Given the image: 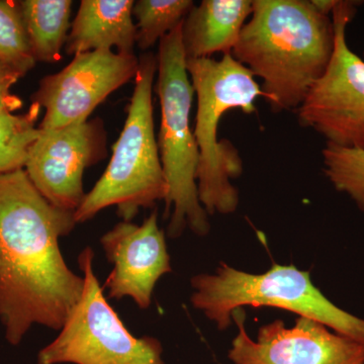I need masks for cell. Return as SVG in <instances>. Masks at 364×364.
Wrapping results in <instances>:
<instances>
[{
	"mask_svg": "<svg viewBox=\"0 0 364 364\" xmlns=\"http://www.w3.org/2000/svg\"><path fill=\"white\" fill-rule=\"evenodd\" d=\"M334 23L309 0H253L232 56L262 80L272 112L298 111L324 75Z\"/></svg>",
	"mask_w": 364,
	"mask_h": 364,
	"instance_id": "obj_2",
	"label": "cell"
},
{
	"mask_svg": "<svg viewBox=\"0 0 364 364\" xmlns=\"http://www.w3.org/2000/svg\"><path fill=\"white\" fill-rule=\"evenodd\" d=\"M134 4L133 0H82L67 38V54L75 56L112 47L119 54H134Z\"/></svg>",
	"mask_w": 364,
	"mask_h": 364,
	"instance_id": "obj_13",
	"label": "cell"
},
{
	"mask_svg": "<svg viewBox=\"0 0 364 364\" xmlns=\"http://www.w3.org/2000/svg\"><path fill=\"white\" fill-rule=\"evenodd\" d=\"M363 56H364V54H363Z\"/></svg>",
	"mask_w": 364,
	"mask_h": 364,
	"instance_id": "obj_21",
	"label": "cell"
},
{
	"mask_svg": "<svg viewBox=\"0 0 364 364\" xmlns=\"http://www.w3.org/2000/svg\"><path fill=\"white\" fill-rule=\"evenodd\" d=\"M107 155V132L104 121L97 117L64 128L40 129L25 170L48 202L75 213L86 196L85 169Z\"/></svg>",
	"mask_w": 364,
	"mask_h": 364,
	"instance_id": "obj_10",
	"label": "cell"
},
{
	"mask_svg": "<svg viewBox=\"0 0 364 364\" xmlns=\"http://www.w3.org/2000/svg\"><path fill=\"white\" fill-rule=\"evenodd\" d=\"M253 9V0H203L182 23L186 59L232 54Z\"/></svg>",
	"mask_w": 364,
	"mask_h": 364,
	"instance_id": "obj_14",
	"label": "cell"
},
{
	"mask_svg": "<svg viewBox=\"0 0 364 364\" xmlns=\"http://www.w3.org/2000/svg\"><path fill=\"white\" fill-rule=\"evenodd\" d=\"M0 63L25 76L36 66L18 1L0 0Z\"/></svg>",
	"mask_w": 364,
	"mask_h": 364,
	"instance_id": "obj_19",
	"label": "cell"
},
{
	"mask_svg": "<svg viewBox=\"0 0 364 364\" xmlns=\"http://www.w3.org/2000/svg\"><path fill=\"white\" fill-rule=\"evenodd\" d=\"M245 312L237 309L232 320L238 334L228 358L234 364H364V345L333 331L312 318L299 317L294 327L275 320L249 337Z\"/></svg>",
	"mask_w": 364,
	"mask_h": 364,
	"instance_id": "obj_11",
	"label": "cell"
},
{
	"mask_svg": "<svg viewBox=\"0 0 364 364\" xmlns=\"http://www.w3.org/2000/svg\"><path fill=\"white\" fill-rule=\"evenodd\" d=\"M21 78L20 73L0 63V112H14L23 107V100L11 91Z\"/></svg>",
	"mask_w": 364,
	"mask_h": 364,
	"instance_id": "obj_20",
	"label": "cell"
},
{
	"mask_svg": "<svg viewBox=\"0 0 364 364\" xmlns=\"http://www.w3.org/2000/svg\"><path fill=\"white\" fill-rule=\"evenodd\" d=\"M41 111L40 105L33 102L23 114L0 112V174L25 169L31 148L39 136L36 124Z\"/></svg>",
	"mask_w": 364,
	"mask_h": 364,
	"instance_id": "obj_16",
	"label": "cell"
},
{
	"mask_svg": "<svg viewBox=\"0 0 364 364\" xmlns=\"http://www.w3.org/2000/svg\"><path fill=\"white\" fill-rule=\"evenodd\" d=\"M186 69L198 102L193 134L200 150L198 198L208 215L233 214L239 193L232 179L241 176L243 161L233 144L219 141L218 129L228 112H255V100L265 95L252 72L232 54L186 59Z\"/></svg>",
	"mask_w": 364,
	"mask_h": 364,
	"instance_id": "obj_3",
	"label": "cell"
},
{
	"mask_svg": "<svg viewBox=\"0 0 364 364\" xmlns=\"http://www.w3.org/2000/svg\"><path fill=\"white\" fill-rule=\"evenodd\" d=\"M139 68L135 54L109 49L80 53L61 71L41 79L33 102L45 109L40 129L85 123L97 105L132 78Z\"/></svg>",
	"mask_w": 364,
	"mask_h": 364,
	"instance_id": "obj_9",
	"label": "cell"
},
{
	"mask_svg": "<svg viewBox=\"0 0 364 364\" xmlns=\"http://www.w3.org/2000/svg\"><path fill=\"white\" fill-rule=\"evenodd\" d=\"M195 6L191 0H139L133 6L136 20V45L142 51L181 25Z\"/></svg>",
	"mask_w": 364,
	"mask_h": 364,
	"instance_id": "obj_17",
	"label": "cell"
},
{
	"mask_svg": "<svg viewBox=\"0 0 364 364\" xmlns=\"http://www.w3.org/2000/svg\"><path fill=\"white\" fill-rule=\"evenodd\" d=\"M356 1H338L333 11L335 46L331 61L299 107V123L327 142L364 150V60L347 44L346 28Z\"/></svg>",
	"mask_w": 364,
	"mask_h": 364,
	"instance_id": "obj_8",
	"label": "cell"
},
{
	"mask_svg": "<svg viewBox=\"0 0 364 364\" xmlns=\"http://www.w3.org/2000/svg\"><path fill=\"white\" fill-rule=\"evenodd\" d=\"M95 253L78 257L85 289L57 338L38 355L39 364H165L154 337L134 336L107 303L93 268Z\"/></svg>",
	"mask_w": 364,
	"mask_h": 364,
	"instance_id": "obj_7",
	"label": "cell"
},
{
	"mask_svg": "<svg viewBox=\"0 0 364 364\" xmlns=\"http://www.w3.org/2000/svg\"><path fill=\"white\" fill-rule=\"evenodd\" d=\"M71 0H20L21 16L36 61L56 63L71 28Z\"/></svg>",
	"mask_w": 364,
	"mask_h": 364,
	"instance_id": "obj_15",
	"label": "cell"
},
{
	"mask_svg": "<svg viewBox=\"0 0 364 364\" xmlns=\"http://www.w3.org/2000/svg\"><path fill=\"white\" fill-rule=\"evenodd\" d=\"M191 304L218 329L232 324V314L243 306H273L312 318L333 331L364 345V320L342 310L314 286L310 272L274 263L252 274L222 263L215 273L191 279Z\"/></svg>",
	"mask_w": 364,
	"mask_h": 364,
	"instance_id": "obj_6",
	"label": "cell"
},
{
	"mask_svg": "<svg viewBox=\"0 0 364 364\" xmlns=\"http://www.w3.org/2000/svg\"><path fill=\"white\" fill-rule=\"evenodd\" d=\"M182 23L160 40L157 54L156 92L161 107L157 143L168 184L164 218L169 219L167 234L171 239L179 238L186 228L198 236L210 230L198 198L200 150L191 127L195 90L186 69Z\"/></svg>",
	"mask_w": 364,
	"mask_h": 364,
	"instance_id": "obj_5",
	"label": "cell"
},
{
	"mask_svg": "<svg viewBox=\"0 0 364 364\" xmlns=\"http://www.w3.org/2000/svg\"><path fill=\"white\" fill-rule=\"evenodd\" d=\"M74 214L48 202L25 169L0 174V322L11 345L33 325L60 331L82 296L85 277L59 245Z\"/></svg>",
	"mask_w": 364,
	"mask_h": 364,
	"instance_id": "obj_1",
	"label": "cell"
},
{
	"mask_svg": "<svg viewBox=\"0 0 364 364\" xmlns=\"http://www.w3.org/2000/svg\"><path fill=\"white\" fill-rule=\"evenodd\" d=\"M157 69V55H140L123 131L112 147L104 174L74 214L77 224L112 205H116L123 221L132 222L140 208H154L166 198L168 184L154 128L153 85Z\"/></svg>",
	"mask_w": 364,
	"mask_h": 364,
	"instance_id": "obj_4",
	"label": "cell"
},
{
	"mask_svg": "<svg viewBox=\"0 0 364 364\" xmlns=\"http://www.w3.org/2000/svg\"><path fill=\"white\" fill-rule=\"evenodd\" d=\"M100 244L114 267L105 286L109 298H131L139 308H149L158 280L172 272L157 210L141 225L119 223L102 237Z\"/></svg>",
	"mask_w": 364,
	"mask_h": 364,
	"instance_id": "obj_12",
	"label": "cell"
},
{
	"mask_svg": "<svg viewBox=\"0 0 364 364\" xmlns=\"http://www.w3.org/2000/svg\"><path fill=\"white\" fill-rule=\"evenodd\" d=\"M322 157L325 176L335 189L364 212V150L326 143Z\"/></svg>",
	"mask_w": 364,
	"mask_h": 364,
	"instance_id": "obj_18",
	"label": "cell"
}]
</instances>
